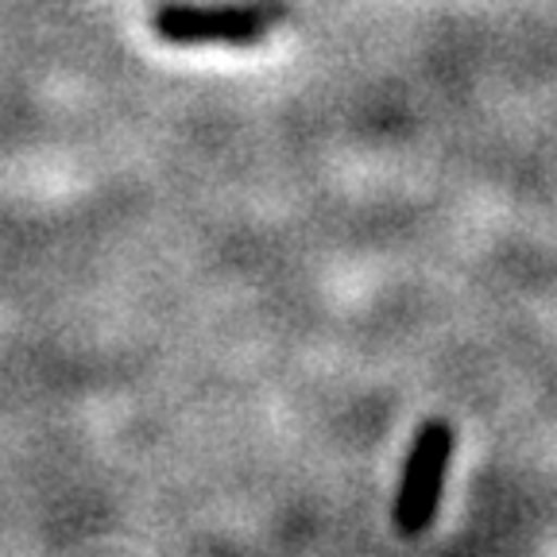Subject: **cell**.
<instances>
[{
    "mask_svg": "<svg viewBox=\"0 0 557 557\" xmlns=\"http://www.w3.org/2000/svg\"><path fill=\"white\" fill-rule=\"evenodd\" d=\"M287 9L278 0H252V4H159L151 27L163 44L174 47H256L263 44Z\"/></svg>",
    "mask_w": 557,
    "mask_h": 557,
    "instance_id": "obj_1",
    "label": "cell"
},
{
    "mask_svg": "<svg viewBox=\"0 0 557 557\" xmlns=\"http://www.w3.org/2000/svg\"><path fill=\"white\" fill-rule=\"evenodd\" d=\"M453 445H457V430L445 418H426L414 430L392 504V527L399 539H422L434 527L445 480H449Z\"/></svg>",
    "mask_w": 557,
    "mask_h": 557,
    "instance_id": "obj_2",
    "label": "cell"
}]
</instances>
